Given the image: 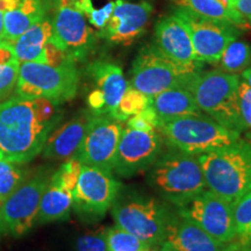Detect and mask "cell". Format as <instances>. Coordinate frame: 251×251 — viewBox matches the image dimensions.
Segmentation results:
<instances>
[{
    "mask_svg": "<svg viewBox=\"0 0 251 251\" xmlns=\"http://www.w3.org/2000/svg\"><path fill=\"white\" fill-rule=\"evenodd\" d=\"M61 120L58 105L50 100L13 97L0 102V161H33Z\"/></svg>",
    "mask_w": 251,
    "mask_h": 251,
    "instance_id": "6da1fadb",
    "label": "cell"
},
{
    "mask_svg": "<svg viewBox=\"0 0 251 251\" xmlns=\"http://www.w3.org/2000/svg\"><path fill=\"white\" fill-rule=\"evenodd\" d=\"M207 188L233 203L251 190V142H235L198 156Z\"/></svg>",
    "mask_w": 251,
    "mask_h": 251,
    "instance_id": "7a4b0ae2",
    "label": "cell"
},
{
    "mask_svg": "<svg viewBox=\"0 0 251 251\" xmlns=\"http://www.w3.org/2000/svg\"><path fill=\"white\" fill-rule=\"evenodd\" d=\"M240 79L237 75L220 69L200 70L187 89L192 92L200 111L228 129L241 134L246 130V126L241 118L238 103Z\"/></svg>",
    "mask_w": 251,
    "mask_h": 251,
    "instance_id": "3957f363",
    "label": "cell"
},
{
    "mask_svg": "<svg viewBox=\"0 0 251 251\" xmlns=\"http://www.w3.org/2000/svg\"><path fill=\"white\" fill-rule=\"evenodd\" d=\"M150 169L149 183L176 207L188 202L207 188L198 156L175 150L158 157Z\"/></svg>",
    "mask_w": 251,
    "mask_h": 251,
    "instance_id": "277c9868",
    "label": "cell"
},
{
    "mask_svg": "<svg viewBox=\"0 0 251 251\" xmlns=\"http://www.w3.org/2000/svg\"><path fill=\"white\" fill-rule=\"evenodd\" d=\"M158 129L169 146L193 156H200L241 139L240 133L228 129L201 113L159 120Z\"/></svg>",
    "mask_w": 251,
    "mask_h": 251,
    "instance_id": "5b68a950",
    "label": "cell"
},
{
    "mask_svg": "<svg viewBox=\"0 0 251 251\" xmlns=\"http://www.w3.org/2000/svg\"><path fill=\"white\" fill-rule=\"evenodd\" d=\"M79 80L76 63L50 65L25 62L20 63L14 92L20 98H42L61 105L76 97Z\"/></svg>",
    "mask_w": 251,
    "mask_h": 251,
    "instance_id": "8992f818",
    "label": "cell"
},
{
    "mask_svg": "<svg viewBox=\"0 0 251 251\" xmlns=\"http://www.w3.org/2000/svg\"><path fill=\"white\" fill-rule=\"evenodd\" d=\"M200 70H202V63L180 65L163 55L155 45H147L134 59L129 85L148 97H153L174 87H188Z\"/></svg>",
    "mask_w": 251,
    "mask_h": 251,
    "instance_id": "52a82bcc",
    "label": "cell"
},
{
    "mask_svg": "<svg viewBox=\"0 0 251 251\" xmlns=\"http://www.w3.org/2000/svg\"><path fill=\"white\" fill-rule=\"evenodd\" d=\"M111 209L117 227L135 235L150 248L163 243L171 213L158 200L119 194Z\"/></svg>",
    "mask_w": 251,
    "mask_h": 251,
    "instance_id": "ba28073f",
    "label": "cell"
},
{
    "mask_svg": "<svg viewBox=\"0 0 251 251\" xmlns=\"http://www.w3.org/2000/svg\"><path fill=\"white\" fill-rule=\"evenodd\" d=\"M51 9V42L71 62H84L96 46L86 15L69 0H55Z\"/></svg>",
    "mask_w": 251,
    "mask_h": 251,
    "instance_id": "9c48e42d",
    "label": "cell"
},
{
    "mask_svg": "<svg viewBox=\"0 0 251 251\" xmlns=\"http://www.w3.org/2000/svg\"><path fill=\"white\" fill-rule=\"evenodd\" d=\"M122 190V184L111 171L81 164L72 208L84 221L101 220Z\"/></svg>",
    "mask_w": 251,
    "mask_h": 251,
    "instance_id": "30bf717a",
    "label": "cell"
},
{
    "mask_svg": "<svg viewBox=\"0 0 251 251\" xmlns=\"http://www.w3.org/2000/svg\"><path fill=\"white\" fill-rule=\"evenodd\" d=\"M50 177L48 171H40L29 179H25L2 200L1 218L6 235L21 237L36 225L41 199Z\"/></svg>",
    "mask_w": 251,
    "mask_h": 251,
    "instance_id": "8fae6325",
    "label": "cell"
},
{
    "mask_svg": "<svg viewBox=\"0 0 251 251\" xmlns=\"http://www.w3.org/2000/svg\"><path fill=\"white\" fill-rule=\"evenodd\" d=\"M177 209L178 214L190 219L220 243L228 246L235 242L236 231L231 202L208 188Z\"/></svg>",
    "mask_w": 251,
    "mask_h": 251,
    "instance_id": "7c38bea8",
    "label": "cell"
},
{
    "mask_svg": "<svg viewBox=\"0 0 251 251\" xmlns=\"http://www.w3.org/2000/svg\"><path fill=\"white\" fill-rule=\"evenodd\" d=\"M184 21L190 31L196 59L200 63L216 64L231 41L240 35V27L230 23L213 20L177 7L174 11Z\"/></svg>",
    "mask_w": 251,
    "mask_h": 251,
    "instance_id": "4fadbf2b",
    "label": "cell"
},
{
    "mask_svg": "<svg viewBox=\"0 0 251 251\" xmlns=\"http://www.w3.org/2000/svg\"><path fill=\"white\" fill-rule=\"evenodd\" d=\"M122 131V121L107 114H94L74 158L81 164L112 172Z\"/></svg>",
    "mask_w": 251,
    "mask_h": 251,
    "instance_id": "5bb4252c",
    "label": "cell"
},
{
    "mask_svg": "<svg viewBox=\"0 0 251 251\" xmlns=\"http://www.w3.org/2000/svg\"><path fill=\"white\" fill-rule=\"evenodd\" d=\"M161 150L162 141L157 130L126 127L121 134L113 170L125 178L139 175L155 164Z\"/></svg>",
    "mask_w": 251,
    "mask_h": 251,
    "instance_id": "9a60e30c",
    "label": "cell"
},
{
    "mask_svg": "<svg viewBox=\"0 0 251 251\" xmlns=\"http://www.w3.org/2000/svg\"><path fill=\"white\" fill-rule=\"evenodd\" d=\"M152 5L149 2H129L117 0L107 25L98 35L113 45L129 46L146 31Z\"/></svg>",
    "mask_w": 251,
    "mask_h": 251,
    "instance_id": "2e32d148",
    "label": "cell"
},
{
    "mask_svg": "<svg viewBox=\"0 0 251 251\" xmlns=\"http://www.w3.org/2000/svg\"><path fill=\"white\" fill-rule=\"evenodd\" d=\"M51 18L47 15L11 42L19 62H35L50 65H61L71 62L51 42Z\"/></svg>",
    "mask_w": 251,
    "mask_h": 251,
    "instance_id": "e0dca14e",
    "label": "cell"
},
{
    "mask_svg": "<svg viewBox=\"0 0 251 251\" xmlns=\"http://www.w3.org/2000/svg\"><path fill=\"white\" fill-rule=\"evenodd\" d=\"M155 46L163 55L178 64L198 63L188 28L176 13L166 15L156 24Z\"/></svg>",
    "mask_w": 251,
    "mask_h": 251,
    "instance_id": "ac0fdd59",
    "label": "cell"
},
{
    "mask_svg": "<svg viewBox=\"0 0 251 251\" xmlns=\"http://www.w3.org/2000/svg\"><path fill=\"white\" fill-rule=\"evenodd\" d=\"M162 251H221L226 247L190 219L171 214Z\"/></svg>",
    "mask_w": 251,
    "mask_h": 251,
    "instance_id": "d6986e66",
    "label": "cell"
},
{
    "mask_svg": "<svg viewBox=\"0 0 251 251\" xmlns=\"http://www.w3.org/2000/svg\"><path fill=\"white\" fill-rule=\"evenodd\" d=\"M91 111H81L76 117L56 127L42 150L43 157L54 161H68L74 158L93 118Z\"/></svg>",
    "mask_w": 251,
    "mask_h": 251,
    "instance_id": "ffe728a7",
    "label": "cell"
},
{
    "mask_svg": "<svg viewBox=\"0 0 251 251\" xmlns=\"http://www.w3.org/2000/svg\"><path fill=\"white\" fill-rule=\"evenodd\" d=\"M4 8V40L13 42L24 31L39 23L52 8V0H0Z\"/></svg>",
    "mask_w": 251,
    "mask_h": 251,
    "instance_id": "44dd1931",
    "label": "cell"
},
{
    "mask_svg": "<svg viewBox=\"0 0 251 251\" xmlns=\"http://www.w3.org/2000/svg\"><path fill=\"white\" fill-rule=\"evenodd\" d=\"M96 89L100 91L105 100V114L113 118L128 87L122 69L114 63L96 61L87 67Z\"/></svg>",
    "mask_w": 251,
    "mask_h": 251,
    "instance_id": "7402d4cb",
    "label": "cell"
},
{
    "mask_svg": "<svg viewBox=\"0 0 251 251\" xmlns=\"http://www.w3.org/2000/svg\"><path fill=\"white\" fill-rule=\"evenodd\" d=\"M74 206V191L56 178L50 177L42 199H41L36 224L67 220Z\"/></svg>",
    "mask_w": 251,
    "mask_h": 251,
    "instance_id": "603a6c76",
    "label": "cell"
},
{
    "mask_svg": "<svg viewBox=\"0 0 251 251\" xmlns=\"http://www.w3.org/2000/svg\"><path fill=\"white\" fill-rule=\"evenodd\" d=\"M150 106L155 109L159 120L174 119L187 115L200 114L192 92L187 87H174L150 97Z\"/></svg>",
    "mask_w": 251,
    "mask_h": 251,
    "instance_id": "cb8c5ba5",
    "label": "cell"
},
{
    "mask_svg": "<svg viewBox=\"0 0 251 251\" xmlns=\"http://www.w3.org/2000/svg\"><path fill=\"white\" fill-rule=\"evenodd\" d=\"M177 7L188 9L200 17L230 23L237 27L247 26L246 20L218 0H172Z\"/></svg>",
    "mask_w": 251,
    "mask_h": 251,
    "instance_id": "d4e9b609",
    "label": "cell"
},
{
    "mask_svg": "<svg viewBox=\"0 0 251 251\" xmlns=\"http://www.w3.org/2000/svg\"><path fill=\"white\" fill-rule=\"evenodd\" d=\"M20 62L13 46L8 41H0V100H4L15 90Z\"/></svg>",
    "mask_w": 251,
    "mask_h": 251,
    "instance_id": "484cf974",
    "label": "cell"
},
{
    "mask_svg": "<svg viewBox=\"0 0 251 251\" xmlns=\"http://www.w3.org/2000/svg\"><path fill=\"white\" fill-rule=\"evenodd\" d=\"M251 63V46L246 41L235 39L222 52L221 58L216 63L220 70L228 74H242Z\"/></svg>",
    "mask_w": 251,
    "mask_h": 251,
    "instance_id": "4316f807",
    "label": "cell"
},
{
    "mask_svg": "<svg viewBox=\"0 0 251 251\" xmlns=\"http://www.w3.org/2000/svg\"><path fill=\"white\" fill-rule=\"evenodd\" d=\"M236 238L235 242L251 251V190L231 203Z\"/></svg>",
    "mask_w": 251,
    "mask_h": 251,
    "instance_id": "83f0119b",
    "label": "cell"
},
{
    "mask_svg": "<svg viewBox=\"0 0 251 251\" xmlns=\"http://www.w3.org/2000/svg\"><path fill=\"white\" fill-rule=\"evenodd\" d=\"M150 106V97L141 92V91L134 89L128 84L127 90L122 97L120 103H119L117 112L114 113L113 118L119 121L124 122L127 119L139 114Z\"/></svg>",
    "mask_w": 251,
    "mask_h": 251,
    "instance_id": "f1b7e54d",
    "label": "cell"
},
{
    "mask_svg": "<svg viewBox=\"0 0 251 251\" xmlns=\"http://www.w3.org/2000/svg\"><path fill=\"white\" fill-rule=\"evenodd\" d=\"M107 251H146L150 247L135 235L124 229L114 227L107 229Z\"/></svg>",
    "mask_w": 251,
    "mask_h": 251,
    "instance_id": "f546056e",
    "label": "cell"
},
{
    "mask_svg": "<svg viewBox=\"0 0 251 251\" xmlns=\"http://www.w3.org/2000/svg\"><path fill=\"white\" fill-rule=\"evenodd\" d=\"M25 180V171L19 164L0 161V200H5Z\"/></svg>",
    "mask_w": 251,
    "mask_h": 251,
    "instance_id": "4dcf8cb0",
    "label": "cell"
},
{
    "mask_svg": "<svg viewBox=\"0 0 251 251\" xmlns=\"http://www.w3.org/2000/svg\"><path fill=\"white\" fill-rule=\"evenodd\" d=\"M107 229L99 227L81 234L77 238L76 251H107Z\"/></svg>",
    "mask_w": 251,
    "mask_h": 251,
    "instance_id": "1f68e13d",
    "label": "cell"
},
{
    "mask_svg": "<svg viewBox=\"0 0 251 251\" xmlns=\"http://www.w3.org/2000/svg\"><path fill=\"white\" fill-rule=\"evenodd\" d=\"M159 126V118L151 106L147 107L139 114L127 119V127L137 130H157Z\"/></svg>",
    "mask_w": 251,
    "mask_h": 251,
    "instance_id": "d6a6232c",
    "label": "cell"
},
{
    "mask_svg": "<svg viewBox=\"0 0 251 251\" xmlns=\"http://www.w3.org/2000/svg\"><path fill=\"white\" fill-rule=\"evenodd\" d=\"M114 5L115 1H111L99 9L93 8L92 11L86 15V18L89 19V23L98 30H101L108 23L109 18H111L112 15L113 8H114Z\"/></svg>",
    "mask_w": 251,
    "mask_h": 251,
    "instance_id": "836d02e7",
    "label": "cell"
},
{
    "mask_svg": "<svg viewBox=\"0 0 251 251\" xmlns=\"http://www.w3.org/2000/svg\"><path fill=\"white\" fill-rule=\"evenodd\" d=\"M229 8L251 25V0H229Z\"/></svg>",
    "mask_w": 251,
    "mask_h": 251,
    "instance_id": "e575fe53",
    "label": "cell"
},
{
    "mask_svg": "<svg viewBox=\"0 0 251 251\" xmlns=\"http://www.w3.org/2000/svg\"><path fill=\"white\" fill-rule=\"evenodd\" d=\"M69 1H71L74 5H76L85 15L89 14L93 9L92 1H91V0H69Z\"/></svg>",
    "mask_w": 251,
    "mask_h": 251,
    "instance_id": "d590c367",
    "label": "cell"
},
{
    "mask_svg": "<svg viewBox=\"0 0 251 251\" xmlns=\"http://www.w3.org/2000/svg\"><path fill=\"white\" fill-rule=\"evenodd\" d=\"M5 36V19H4V8L0 4V41L4 40Z\"/></svg>",
    "mask_w": 251,
    "mask_h": 251,
    "instance_id": "8d00e7d4",
    "label": "cell"
},
{
    "mask_svg": "<svg viewBox=\"0 0 251 251\" xmlns=\"http://www.w3.org/2000/svg\"><path fill=\"white\" fill-rule=\"evenodd\" d=\"M221 251H249V250L244 249V248L238 246L236 243H231V244H228V246H226Z\"/></svg>",
    "mask_w": 251,
    "mask_h": 251,
    "instance_id": "74e56055",
    "label": "cell"
},
{
    "mask_svg": "<svg viewBox=\"0 0 251 251\" xmlns=\"http://www.w3.org/2000/svg\"><path fill=\"white\" fill-rule=\"evenodd\" d=\"M241 78H242L243 80H246L247 83L251 86V67L247 68L246 70H244L242 74H241Z\"/></svg>",
    "mask_w": 251,
    "mask_h": 251,
    "instance_id": "f35d334b",
    "label": "cell"
},
{
    "mask_svg": "<svg viewBox=\"0 0 251 251\" xmlns=\"http://www.w3.org/2000/svg\"><path fill=\"white\" fill-rule=\"evenodd\" d=\"M1 207H2V200H0V238H1L2 236H4V235H6V233H5V229H4V225H2Z\"/></svg>",
    "mask_w": 251,
    "mask_h": 251,
    "instance_id": "ab89813d",
    "label": "cell"
},
{
    "mask_svg": "<svg viewBox=\"0 0 251 251\" xmlns=\"http://www.w3.org/2000/svg\"><path fill=\"white\" fill-rule=\"evenodd\" d=\"M218 1L221 2V4L226 6V7L229 8V0H218ZM229 9H230V8H229Z\"/></svg>",
    "mask_w": 251,
    "mask_h": 251,
    "instance_id": "60d3db41",
    "label": "cell"
},
{
    "mask_svg": "<svg viewBox=\"0 0 251 251\" xmlns=\"http://www.w3.org/2000/svg\"><path fill=\"white\" fill-rule=\"evenodd\" d=\"M246 127H247V129H248V128H250V129H251V117H250L249 120H248Z\"/></svg>",
    "mask_w": 251,
    "mask_h": 251,
    "instance_id": "b9f144b4",
    "label": "cell"
},
{
    "mask_svg": "<svg viewBox=\"0 0 251 251\" xmlns=\"http://www.w3.org/2000/svg\"><path fill=\"white\" fill-rule=\"evenodd\" d=\"M146 251H150V250H146Z\"/></svg>",
    "mask_w": 251,
    "mask_h": 251,
    "instance_id": "7bdbcfd3",
    "label": "cell"
}]
</instances>
